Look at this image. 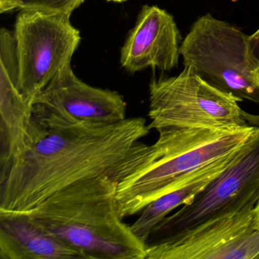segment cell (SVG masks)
I'll list each match as a JSON object with an SVG mask.
<instances>
[{"label":"cell","mask_w":259,"mask_h":259,"mask_svg":"<svg viewBox=\"0 0 259 259\" xmlns=\"http://www.w3.org/2000/svg\"><path fill=\"white\" fill-rule=\"evenodd\" d=\"M2 259H84L72 247L36 224L24 212L0 210Z\"/></svg>","instance_id":"cell-12"},{"label":"cell","mask_w":259,"mask_h":259,"mask_svg":"<svg viewBox=\"0 0 259 259\" xmlns=\"http://www.w3.org/2000/svg\"><path fill=\"white\" fill-rule=\"evenodd\" d=\"M61 13L22 10L14 34L17 54L18 89L34 103L54 77L70 64L79 45L80 31Z\"/></svg>","instance_id":"cell-7"},{"label":"cell","mask_w":259,"mask_h":259,"mask_svg":"<svg viewBox=\"0 0 259 259\" xmlns=\"http://www.w3.org/2000/svg\"><path fill=\"white\" fill-rule=\"evenodd\" d=\"M254 72H255V75H257V78H258L259 80V66H257V68L255 69Z\"/></svg>","instance_id":"cell-20"},{"label":"cell","mask_w":259,"mask_h":259,"mask_svg":"<svg viewBox=\"0 0 259 259\" xmlns=\"http://www.w3.org/2000/svg\"><path fill=\"white\" fill-rule=\"evenodd\" d=\"M150 131L143 117L97 123L34 103L25 142L0 167V210L28 211L84 180L119 181L142 161Z\"/></svg>","instance_id":"cell-1"},{"label":"cell","mask_w":259,"mask_h":259,"mask_svg":"<svg viewBox=\"0 0 259 259\" xmlns=\"http://www.w3.org/2000/svg\"><path fill=\"white\" fill-rule=\"evenodd\" d=\"M21 0H0V13H8L19 10Z\"/></svg>","instance_id":"cell-15"},{"label":"cell","mask_w":259,"mask_h":259,"mask_svg":"<svg viewBox=\"0 0 259 259\" xmlns=\"http://www.w3.org/2000/svg\"><path fill=\"white\" fill-rule=\"evenodd\" d=\"M150 130L231 128L248 125L242 102L218 90L190 67L177 76H154L149 84Z\"/></svg>","instance_id":"cell-5"},{"label":"cell","mask_w":259,"mask_h":259,"mask_svg":"<svg viewBox=\"0 0 259 259\" xmlns=\"http://www.w3.org/2000/svg\"><path fill=\"white\" fill-rule=\"evenodd\" d=\"M184 66L218 90L259 104V61L250 36L210 13L198 18L180 46Z\"/></svg>","instance_id":"cell-4"},{"label":"cell","mask_w":259,"mask_h":259,"mask_svg":"<svg viewBox=\"0 0 259 259\" xmlns=\"http://www.w3.org/2000/svg\"><path fill=\"white\" fill-rule=\"evenodd\" d=\"M84 0H21L19 10L61 13L71 16Z\"/></svg>","instance_id":"cell-14"},{"label":"cell","mask_w":259,"mask_h":259,"mask_svg":"<svg viewBox=\"0 0 259 259\" xmlns=\"http://www.w3.org/2000/svg\"><path fill=\"white\" fill-rule=\"evenodd\" d=\"M243 116L248 125L259 127V115L250 114V113L244 111Z\"/></svg>","instance_id":"cell-17"},{"label":"cell","mask_w":259,"mask_h":259,"mask_svg":"<svg viewBox=\"0 0 259 259\" xmlns=\"http://www.w3.org/2000/svg\"><path fill=\"white\" fill-rule=\"evenodd\" d=\"M236 153L237 151L195 171L178 187L150 203L141 212L139 219L130 226L135 236L145 245L154 228L172 210L191 202L202 192L225 170Z\"/></svg>","instance_id":"cell-13"},{"label":"cell","mask_w":259,"mask_h":259,"mask_svg":"<svg viewBox=\"0 0 259 259\" xmlns=\"http://www.w3.org/2000/svg\"><path fill=\"white\" fill-rule=\"evenodd\" d=\"M182 42L172 15L155 6H144L121 50V65L130 73L148 67L168 72L178 66Z\"/></svg>","instance_id":"cell-9"},{"label":"cell","mask_w":259,"mask_h":259,"mask_svg":"<svg viewBox=\"0 0 259 259\" xmlns=\"http://www.w3.org/2000/svg\"><path fill=\"white\" fill-rule=\"evenodd\" d=\"M254 224L256 228L259 230V200L254 207Z\"/></svg>","instance_id":"cell-18"},{"label":"cell","mask_w":259,"mask_h":259,"mask_svg":"<svg viewBox=\"0 0 259 259\" xmlns=\"http://www.w3.org/2000/svg\"><path fill=\"white\" fill-rule=\"evenodd\" d=\"M255 205L247 206L166 240L145 245L146 259H259Z\"/></svg>","instance_id":"cell-8"},{"label":"cell","mask_w":259,"mask_h":259,"mask_svg":"<svg viewBox=\"0 0 259 259\" xmlns=\"http://www.w3.org/2000/svg\"><path fill=\"white\" fill-rule=\"evenodd\" d=\"M116 185L110 177L84 180L24 213L84 259H146L145 245L119 214Z\"/></svg>","instance_id":"cell-2"},{"label":"cell","mask_w":259,"mask_h":259,"mask_svg":"<svg viewBox=\"0 0 259 259\" xmlns=\"http://www.w3.org/2000/svg\"><path fill=\"white\" fill-rule=\"evenodd\" d=\"M250 42L253 54L259 61V28L252 35L250 36Z\"/></svg>","instance_id":"cell-16"},{"label":"cell","mask_w":259,"mask_h":259,"mask_svg":"<svg viewBox=\"0 0 259 259\" xmlns=\"http://www.w3.org/2000/svg\"><path fill=\"white\" fill-rule=\"evenodd\" d=\"M252 125L231 128L158 130L159 137L142 161L116 185L122 219L140 213L146 206L184 183L198 169L240 149L254 133Z\"/></svg>","instance_id":"cell-3"},{"label":"cell","mask_w":259,"mask_h":259,"mask_svg":"<svg viewBox=\"0 0 259 259\" xmlns=\"http://www.w3.org/2000/svg\"><path fill=\"white\" fill-rule=\"evenodd\" d=\"M81 120L116 123L126 119V103L117 92L92 87L65 66L34 99ZM33 103V104H34Z\"/></svg>","instance_id":"cell-10"},{"label":"cell","mask_w":259,"mask_h":259,"mask_svg":"<svg viewBox=\"0 0 259 259\" xmlns=\"http://www.w3.org/2000/svg\"><path fill=\"white\" fill-rule=\"evenodd\" d=\"M109 2H115V3H123L125 2L126 0H107Z\"/></svg>","instance_id":"cell-19"},{"label":"cell","mask_w":259,"mask_h":259,"mask_svg":"<svg viewBox=\"0 0 259 259\" xmlns=\"http://www.w3.org/2000/svg\"><path fill=\"white\" fill-rule=\"evenodd\" d=\"M19 67L14 34L0 33V167L18 152L26 139L33 104L18 89Z\"/></svg>","instance_id":"cell-11"},{"label":"cell","mask_w":259,"mask_h":259,"mask_svg":"<svg viewBox=\"0 0 259 259\" xmlns=\"http://www.w3.org/2000/svg\"><path fill=\"white\" fill-rule=\"evenodd\" d=\"M259 200V127L231 163L191 202L165 218L145 242L152 245L205 221L242 210Z\"/></svg>","instance_id":"cell-6"}]
</instances>
